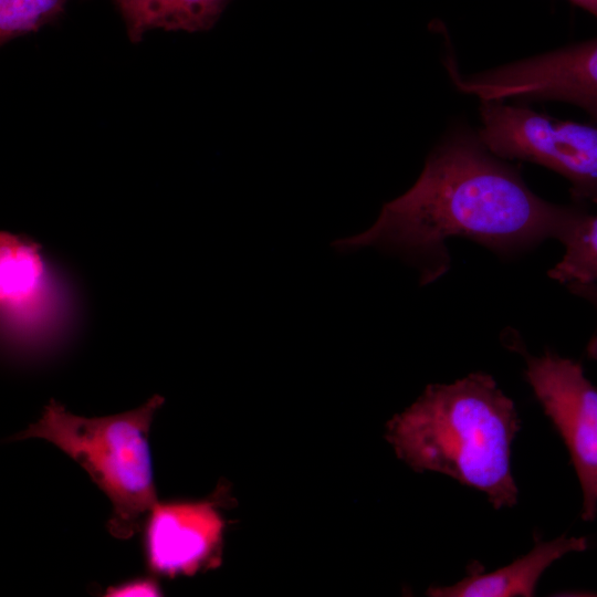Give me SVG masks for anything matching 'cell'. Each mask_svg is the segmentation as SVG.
I'll use <instances>...</instances> for the list:
<instances>
[{
	"label": "cell",
	"instance_id": "cell-1",
	"mask_svg": "<svg viewBox=\"0 0 597 597\" xmlns=\"http://www.w3.org/2000/svg\"><path fill=\"white\" fill-rule=\"evenodd\" d=\"M588 211L547 201L478 133H451L437 145L410 189L388 201L367 230L334 241L339 252L376 248L399 255L427 285L446 274L447 240L465 238L501 255L547 239L564 244Z\"/></svg>",
	"mask_w": 597,
	"mask_h": 597
},
{
	"label": "cell",
	"instance_id": "cell-2",
	"mask_svg": "<svg viewBox=\"0 0 597 597\" xmlns=\"http://www.w3.org/2000/svg\"><path fill=\"white\" fill-rule=\"evenodd\" d=\"M520 429L513 400L492 376L472 373L429 385L388 422L386 437L412 469L446 474L500 510L517 502L511 451Z\"/></svg>",
	"mask_w": 597,
	"mask_h": 597
},
{
	"label": "cell",
	"instance_id": "cell-3",
	"mask_svg": "<svg viewBox=\"0 0 597 597\" xmlns=\"http://www.w3.org/2000/svg\"><path fill=\"white\" fill-rule=\"evenodd\" d=\"M164 402L155 395L134 410L86 418L51 399L40 419L12 439H44L77 462L112 503L109 533L128 540L158 502L148 437Z\"/></svg>",
	"mask_w": 597,
	"mask_h": 597
},
{
	"label": "cell",
	"instance_id": "cell-4",
	"mask_svg": "<svg viewBox=\"0 0 597 597\" xmlns=\"http://www.w3.org/2000/svg\"><path fill=\"white\" fill-rule=\"evenodd\" d=\"M482 143L496 156L563 176L573 198L597 205V124L559 119L506 101H481Z\"/></svg>",
	"mask_w": 597,
	"mask_h": 597
},
{
	"label": "cell",
	"instance_id": "cell-5",
	"mask_svg": "<svg viewBox=\"0 0 597 597\" xmlns=\"http://www.w3.org/2000/svg\"><path fill=\"white\" fill-rule=\"evenodd\" d=\"M0 310L2 341L18 353L54 345L71 318V298L57 273L25 235L0 233Z\"/></svg>",
	"mask_w": 597,
	"mask_h": 597
},
{
	"label": "cell",
	"instance_id": "cell-6",
	"mask_svg": "<svg viewBox=\"0 0 597 597\" xmlns=\"http://www.w3.org/2000/svg\"><path fill=\"white\" fill-rule=\"evenodd\" d=\"M448 66L457 88L480 101L564 102L597 124V36L475 74Z\"/></svg>",
	"mask_w": 597,
	"mask_h": 597
},
{
	"label": "cell",
	"instance_id": "cell-7",
	"mask_svg": "<svg viewBox=\"0 0 597 597\" xmlns=\"http://www.w3.org/2000/svg\"><path fill=\"white\" fill-rule=\"evenodd\" d=\"M525 377L562 437L583 492L582 517L597 514V387L580 363L545 352L527 356Z\"/></svg>",
	"mask_w": 597,
	"mask_h": 597
},
{
	"label": "cell",
	"instance_id": "cell-8",
	"mask_svg": "<svg viewBox=\"0 0 597 597\" xmlns=\"http://www.w3.org/2000/svg\"><path fill=\"white\" fill-rule=\"evenodd\" d=\"M224 521L210 501L157 502L147 516L145 551L161 576H191L220 558Z\"/></svg>",
	"mask_w": 597,
	"mask_h": 597
},
{
	"label": "cell",
	"instance_id": "cell-9",
	"mask_svg": "<svg viewBox=\"0 0 597 597\" xmlns=\"http://www.w3.org/2000/svg\"><path fill=\"white\" fill-rule=\"evenodd\" d=\"M585 537L565 534L548 542H536L534 548L507 566L482 573L476 566L460 582L442 587H431L428 595L438 597H511L534 596L538 579L555 561L572 552L587 548Z\"/></svg>",
	"mask_w": 597,
	"mask_h": 597
},
{
	"label": "cell",
	"instance_id": "cell-10",
	"mask_svg": "<svg viewBox=\"0 0 597 597\" xmlns=\"http://www.w3.org/2000/svg\"><path fill=\"white\" fill-rule=\"evenodd\" d=\"M133 42L145 32L161 28L187 32L209 30L230 0H113Z\"/></svg>",
	"mask_w": 597,
	"mask_h": 597
},
{
	"label": "cell",
	"instance_id": "cell-11",
	"mask_svg": "<svg viewBox=\"0 0 597 597\" xmlns=\"http://www.w3.org/2000/svg\"><path fill=\"white\" fill-rule=\"evenodd\" d=\"M563 247V256L548 276L565 285L597 282V213L588 212Z\"/></svg>",
	"mask_w": 597,
	"mask_h": 597
},
{
	"label": "cell",
	"instance_id": "cell-12",
	"mask_svg": "<svg viewBox=\"0 0 597 597\" xmlns=\"http://www.w3.org/2000/svg\"><path fill=\"white\" fill-rule=\"evenodd\" d=\"M66 0H0V39L4 43L12 38L34 32L55 19Z\"/></svg>",
	"mask_w": 597,
	"mask_h": 597
},
{
	"label": "cell",
	"instance_id": "cell-13",
	"mask_svg": "<svg viewBox=\"0 0 597 597\" xmlns=\"http://www.w3.org/2000/svg\"><path fill=\"white\" fill-rule=\"evenodd\" d=\"M112 597L123 596H160L158 584L154 579H135L118 586L109 587L105 594Z\"/></svg>",
	"mask_w": 597,
	"mask_h": 597
},
{
	"label": "cell",
	"instance_id": "cell-14",
	"mask_svg": "<svg viewBox=\"0 0 597 597\" xmlns=\"http://www.w3.org/2000/svg\"><path fill=\"white\" fill-rule=\"evenodd\" d=\"M566 287L574 295L588 302L597 313V282L569 283ZM587 355L589 358L597 359V326L588 342Z\"/></svg>",
	"mask_w": 597,
	"mask_h": 597
},
{
	"label": "cell",
	"instance_id": "cell-15",
	"mask_svg": "<svg viewBox=\"0 0 597 597\" xmlns=\"http://www.w3.org/2000/svg\"><path fill=\"white\" fill-rule=\"evenodd\" d=\"M597 20V0H569Z\"/></svg>",
	"mask_w": 597,
	"mask_h": 597
},
{
	"label": "cell",
	"instance_id": "cell-16",
	"mask_svg": "<svg viewBox=\"0 0 597 597\" xmlns=\"http://www.w3.org/2000/svg\"><path fill=\"white\" fill-rule=\"evenodd\" d=\"M596 496H597V484H596Z\"/></svg>",
	"mask_w": 597,
	"mask_h": 597
}]
</instances>
